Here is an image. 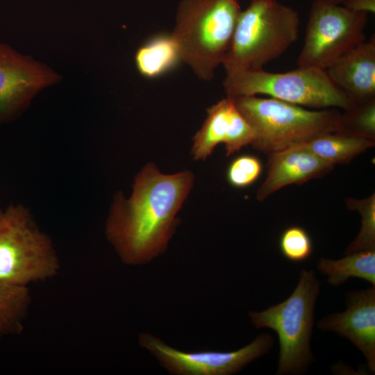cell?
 Returning a JSON list of instances; mask_svg holds the SVG:
<instances>
[{"label":"cell","instance_id":"cell-8","mask_svg":"<svg viewBox=\"0 0 375 375\" xmlns=\"http://www.w3.org/2000/svg\"><path fill=\"white\" fill-rule=\"evenodd\" d=\"M368 14L355 12L329 0L310 6L299 67L326 69L341 55L366 39Z\"/></svg>","mask_w":375,"mask_h":375},{"label":"cell","instance_id":"cell-11","mask_svg":"<svg viewBox=\"0 0 375 375\" xmlns=\"http://www.w3.org/2000/svg\"><path fill=\"white\" fill-rule=\"evenodd\" d=\"M254 133L241 114L233 97L226 96L207 110L206 118L193 138L194 160H205L214 149L224 143L226 156L252 144Z\"/></svg>","mask_w":375,"mask_h":375},{"label":"cell","instance_id":"cell-14","mask_svg":"<svg viewBox=\"0 0 375 375\" xmlns=\"http://www.w3.org/2000/svg\"><path fill=\"white\" fill-rule=\"evenodd\" d=\"M325 70L354 103L375 98L374 36L341 55Z\"/></svg>","mask_w":375,"mask_h":375},{"label":"cell","instance_id":"cell-4","mask_svg":"<svg viewBox=\"0 0 375 375\" xmlns=\"http://www.w3.org/2000/svg\"><path fill=\"white\" fill-rule=\"evenodd\" d=\"M233 98L253 129L251 144L262 152L283 150L320 134L341 131V113L337 110H312L257 95Z\"/></svg>","mask_w":375,"mask_h":375},{"label":"cell","instance_id":"cell-18","mask_svg":"<svg viewBox=\"0 0 375 375\" xmlns=\"http://www.w3.org/2000/svg\"><path fill=\"white\" fill-rule=\"evenodd\" d=\"M30 303L28 287L0 282V341L22 332Z\"/></svg>","mask_w":375,"mask_h":375},{"label":"cell","instance_id":"cell-1","mask_svg":"<svg viewBox=\"0 0 375 375\" xmlns=\"http://www.w3.org/2000/svg\"><path fill=\"white\" fill-rule=\"evenodd\" d=\"M193 181L190 172L165 175L149 163L135 177L129 198L116 193L105 233L124 263L144 264L165 252Z\"/></svg>","mask_w":375,"mask_h":375},{"label":"cell","instance_id":"cell-10","mask_svg":"<svg viewBox=\"0 0 375 375\" xmlns=\"http://www.w3.org/2000/svg\"><path fill=\"white\" fill-rule=\"evenodd\" d=\"M60 78L46 65L0 42V126L18 117L40 92Z\"/></svg>","mask_w":375,"mask_h":375},{"label":"cell","instance_id":"cell-25","mask_svg":"<svg viewBox=\"0 0 375 375\" xmlns=\"http://www.w3.org/2000/svg\"><path fill=\"white\" fill-rule=\"evenodd\" d=\"M249 1H251V0H249ZM279 1V0H278Z\"/></svg>","mask_w":375,"mask_h":375},{"label":"cell","instance_id":"cell-16","mask_svg":"<svg viewBox=\"0 0 375 375\" xmlns=\"http://www.w3.org/2000/svg\"><path fill=\"white\" fill-rule=\"evenodd\" d=\"M294 146L302 147L335 166L349 162L358 155L374 147V140L342 133H328L314 136Z\"/></svg>","mask_w":375,"mask_h":375},{"label":"cell","instance_id":"cell-5","mask_svg":"<svg viewBox=\"0 0 375 375\" xmlns=\"http://www.w3.org/2000/svg\"><path fill=\"white\" fill-rule=\"evenodd\" d=\"M60 260L49 236L22 203L0 207V282L14 286L54 277Z\"/></svg>","mask_w":375,"mask_h":375},{"label":"cell","instance_id":"cell-24","mask_svg":"<svg viewBox=\"0 0 375 375\" xmlns=\"http://www.w3.org/2000/svg\"><path fill=\"white\" fill-rule=\"evenodd\" d=\"M329 1L336 4H340L342 3L344 0H329Z\"/></svg>","mask_w":375,"mask_h":375},{"label":"cell","instance_id":"cell-9","mask_svg":"<svg viewBox=\"0 0 375 375\" xmlns=\"http://www.w3.org/2000/svg\"><path fill=\"white\" fill-rule=\"evenodd\" d=\"M267 333L234 351L185 352L176 349L149 333L139 335V344L149 351L169 373L176 375H231L267 353L274 346Z\"/></svg>","mask_w":375,"mask_h":375},{"label":"cell","instance_id":"cell-3","mask_svg":"<svg viewBox=\"0 0 375 375\" xmlns=\"http://www.w3.org/2000/svg\"><path fill=\"white\" fill-rule=\"evenodd\" d=\"M300 17L278 0H251L238 18L222 65L226 74L263 69L298 39Z\"/></svg>","mask_w":375,"mask_h":375},{"label":"cell","instance_id":"cell-20","mask_svg":"<svg viewBox=\"0 0 375 375\" xmlns=\"http://www.w3.org/2000/svg\"><path fill=\"white\" fill-rule=\"evenodd\" d=\"M341 113L340 133L358 135L374 140L375 98L356 102Z\"/></svg>","mask_w":375,"mask_h":375},{"label":"cell","instance_id":"cell-17","mask_svg":"<svg viewBox=\"0 0 375 375\" xmlns=\"http://www.w3.org/2000/svg\"><path fill=\"white\" fill-rule=\"evenodd\" d=\"M317 268L327 277V282L331 285H342L351 277L375 285V249L346 254L339 260L322 258Z\"/></svg>","mask_w":375,"mask_h":375},{"label":"cell","instance_id":"cell-2","mask_svg":"<svg viewBox=\"0 0 375 375\" xmlns=\"http://www.w3.org/2000/svg\"><path fill=\"white\" fill-rule=\"evenodd\" d=\"M238 0H181L172 35L195 76L210 81L222 65L241 12Z\"/></svg>","mask_w":375,"mask_h":375},{"label":"cell","instance_id":"cell-6","mask_svg":"<svg viewBox=\"0 0 375 375\" xmlns=\"http://www.w3.org/2000/svg\"><path fill=\"white\" fill-rule=\"evenodd\" d=\"M319 287L314 271L303 269L288 298L265 310L249 313L256 328H268L277 334L280 347L278 375L303 374L314 360L310 342Z\"/></svg>","mask_w":375,"mask_h":375},{"label":"cell","instance_id":"cell-22","mask_svg":"<svg viewBox=\"0 0 375 375\" xmlns=\"http://www.w3.org/2000/svg\"><path fill=\"white\" fill-rule=\"evenodd\" d=\"M262 170L260 160L253 156L236 157L228 165L226 178L229 184L238 188L251 185L260 176Z\"/></svg>","mask_w":375,"mask_h":375},{"label":"cell","instance_id":"cell-12","mask_svg":"<svg viewBox=\"0 0 375 375\" xmlns=\"http://www.w3.org/2000/svg\"><path fill=\"white\" fill-rule=\"evenodd\" d=\"M345 311L323 317L322 331H333L351 341L362 353L371 372H375V285L347 293Z\"/></svg>","mask_w":375,"mask_h":375},{"label":"cell","instance_id":"cell-23","mask_svg":"<svg viewBox=\"0 0 375 375\" xmlns=\"http://www.w3.org/2000/svg\"><path fill=\"white\" fill-rule=\"evenodd\" d=\"M342 3L343 6L355 12H375V0H344Z\"/></svg>","mask_w":375,"mask_h":375},{"label":"cell","instance_id":"cell-13","mask_svg":"<svg viewBox=\"0 0 375 375\" xmlns=\"http://www.w3.org/2000/svg\"><path fill=\"white\" fill-rule=\"evenodd\" d=\"M268 154L267 176L256 194V199L260 201L287 185L322 177L334 167L300 147H290Z\"/></svg>","mask_w":375,"mask_h":375},{"label":"cell","instance_id":"cell-7","mask_svg":"<svg viewBox=\"0 0 375 375\" xmlns=\"http://www.w3.org/2000/svg\"><path fill=\"white\" fill-rule=\"evenodd\" d=\"M226 96L263 94L303 107L348 110L353 101L330 78L325 69L299 67L283 73L260 69L226 74Z\"/></svg>","mask_w":375,"mask_h":375},{"label":"cell","instance_id":"cell-21","mask_svg":"<svg viewBox=\"0 0 375 375\" xmlns=\"http://www.w3.org/2000/svg\"><path fill=\"white\" fill-rule=\"evenodd\" d=\"M279 249L283 256L292 262H303L312 253V240L302 227L292 226L282 233L279 240Z\"/></svg>","mask_w":375,"mask_h":375},{"label":"cell","instance_id":"cell-19","mask_svg":"<svg viewBox=\"0 0 375 375\" xmlns=\"http://www.w3.org/2000/svg\"><path fill=\"white\" fill-rule=\"evenodd\" d=\"M345 204L349 210L360 213L362 224L359 233L346 249L345 255L375 249V194L361 199L346 198Z\"/></svg>","mask_w":375,"mask_h":375},{"label":"cell","instance_id":"cell-15","mask_svg":"<svg viewBox=\"0 0 375 375\" xmlns=\"http://www.w3.org/2000/svg\"><path fill=\"white\" fill-rule=\"evenodd\" d=\"M134 62L142 77L155 79L176 69L183 60L172 33L160 32L148 38L138 47Z\"/></svg>","mask_w":375,"mask_h":375}]
</instances>
